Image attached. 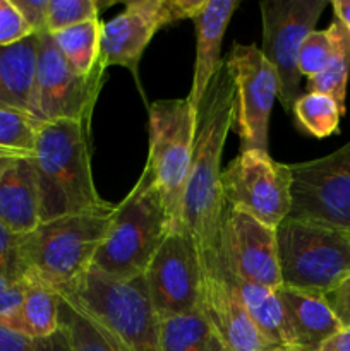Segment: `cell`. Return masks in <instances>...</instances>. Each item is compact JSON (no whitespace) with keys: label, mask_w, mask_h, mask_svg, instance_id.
<instances>
[{"label":"cell","mask_w":350,"mask_h":351,"mask_svg":"<svg viewBox=\"0 0 350 351\" xmlns=\"http://www.w3.org/2000/svg\"><path fill=\"white\" fill-rule=\"evenodd\" d=\"M235 119V86L220 65L196 112L194 144L182 211V228L198 249L206 280L220 273V232L225 201L222 154Z\"/></svg>","instance_id":"1"},{"label":"cell","mask_w":350,"mask_h":351,"mask_svg":"<svg viewBox=\"0 0 350 351\" xmlns=\"http://www.w3.org/2000/svg\"><path fill=\"white\" fill-rule=\"evenodd\" d=\"M40 223L108 208L91 170V123L75 120L40 123L33 153Z\"/></svg>","instance_id":"2"},{"label":"cell","mask_w":350,"mask_h":351,"mask_svg":"<svg viewBox=\"0 0 350 351\" xmlns=\"http://www.w3.org/2000/svg\"><path fill=\"white\" fill-rule=\"evenodd\" d=\"M113 211L115 204L100 211L62 216L40 223L33 232L21 237L24 280L36 281L60 297L71 293L91 269Z\"/></svg>","instance_id":"3"},{"label":"cell","mask_w":350,"mask_h":351,"mask_svg":"<svg viewBox=\"0 0 350 351\" xmlns=\"http://www.w3.org/2000/svg\"><path fill=\"white\" fill-rule=\"evenodd\" d=\"M170 232L167 208L146 163L136 185L122 202L115 204L108 232L96 250L91 269L117 281L143 276Z\"/></svg>","instance_id":"4"},{"label":"cell","mask_w":350,"mask_h":351,"mask_svg":"<svg viewBox=\"0 0 350 351\" xmlns=\"http://www.w3.org/2000/svg\"><path fill=\"white\" fill-rule=\"evenodd\" d=\"M281 287L326 295L350 276V232L285 218L277 228Z\"/></svg>","instance_id":"5"},{"label":"cell","mask_w":350,"mask_h":351,"mask_svg":"<svg viewBox=\"0 0 350 351\" xmlns=\"http://www.w3.org/2000/svg\"><path fill=\"white\" fill-rule=\"evenodd\" d=\"M65 297L95 315L127 351H161V319L144 276L117 281L89 269Z\"/></svg>","instance_id":"6"},{"label":"cell","mask_w":350,"mask_h":351,"mask_svg":"<svg viewBox=\"0 0 350 351\" xmlns=\"http://www.w3.org/2000/svg\"><path fill=\"white\" fill-rule=\"evenodd\" d=\"M196 112L187 98L158 99L150 106V151L154 175L170 218L172 232L182 230V211L194 144Z\"/></svg>","instance_id":"7"},{"label":"cell","mask_w":350,"mask_h":351,"mask_svg":"<svg viewBox=\"0 0 350 351\" xmlns=\"http://www.w3.org/2000/svg\"><path fill=\"white\" fill-rule=\"evenodd\" d=\"M106 67L100 65L89 75L75 74L48 33L38 34V62L31 117L38 123L93 120L100 91L105 84Z\"/></svg>","instance_id":"8"},{"label":"cell","mask_w":350,"mask_h":351,"mask_svg":"<svg viewBox=\"0 0 350 351\" xmlns=\"http://www.w3.org/2000/svg\"><path fill=\"white\" fill-rule=\"evenodd\" d=\"M290 165L264 151H240L222 171L225 208L246 213L271 228H278L290 213Z\"/></svg>","instance_id":"9"},{"label":"cell","mask_w":350,"mask_h":351,"mask_svg":"<svg viewBox=\"0 0 350 351\" xmlns=\"http://www.w3.org/2000/svg\"><path fill=\"white\" fill-rule=\"evenodd\" d=\"M326 0H264L259 2L263 19L261 51L273 65L278 77V99L285 112L292 113L301 96V72L297 69L302 43L312 33L326 9Z\"/></svg>","instance_id":"10"},{"label":"cell","mask_w":350,"mask_h":351,"mask_svg":"<svg viewBox=\"0 0 350 351\" xmlns=\"http://www.w3.org/2000/svg\"><path fill=\"white\" fill-rule=\"evenodd\" d=\"M290 173L287 218L350 232V141L331 154L290 165Z\"/></svg>","instance_id":"11"},{"label":"cell","mask_w":350,"mask_h":351,"mask_svg":"<svg viewBox=\"0 0 350 351\" xmlns=\"http://www.w3.org/2000/svg\"><path fill=\"white\" fill-rule=\"evenodd\" d=\"M235 86V125L240 151L268 153V129L278 98V77L273 65L256 45L233 43L225 60Z\"/></svg>","instance_id":"12"},{"label":"cell","mask_w":350,"mask_h":351,"mask_svg":"<svg viewBox=\"0 0 350 351\" xmlns=\"http://www.w3.org/2000/svg\"><path fill=\"white\" fill-rule=\"evenodd\" d=\"M143 276L161 321L201 312L206 278L198 249L184 228L168 233Z\"/></svg>","instance_id":"13"},{"label":"cell","mask_w":350,"mask_h":351,"mask_svg":"<svg viewBox=\"0 0 350 351\" xmlns=\"http://www.w3.org/2000/svg\"><path fill=\"white\" fill-rule=\"evenodd\" d=\"M220 271L277 290L281 287L277 228L225 208L220 232Z\"/></svg>","instance_id":"14"},{"label":"cell","mask_w":350,"mask_h":351,"mask_svg":"<svg viewBox=\"0 0 350 351\" xmlns=\"http://www.w3.org/2000/svg\"><path fill=\"white\" fill-rule=\"evenodd\" d=\"M167 27L161 14V0H130L126 9L102 26L100 60L106 69L112 65L129 69L139 81L141 57L154 34Z\"/></svg>","instance_id":"15"},{"label":"cell","mask_w":350,"mask_h":351,"mask_svg":"<svg viewBox=\"0 0 350 351\" xmlns=\"http://www.w3.org/2000/svg\"><path fill=\"white\" fill-rule=\"evenodd\" d=\"M281 304V335L288 351H319L342 331L325 295L297 288H277Z\"/></svg>","instance_id":"16"},{"label":"cell","mask_w":350,"mask_h":351,"mask_svg":"<svg viewBox=\"0 0 350 351\" xmlns=\"http://www.w3.org/2000/svg\"><path fill=\"white\" fill-rule=\"evenodd\" d=\"M201 312L226 351L270 350L232 285L220 273L206 280Z\"/></svg>","instance_id":"17"},{"label":"cell","mask_w":350,"mask_h":351,"mask_svg":"<svg viewBox=\"0 0 350 351\" xmlns=\"http://www.w3.org/2000/svg\"><path fill=\"white\" fill-rule=\"evenodd\" d=\"M239 5V0H202L192 16L196 27V62L187 99L194 110H198L206 89L223 64V60H220L222 41Z\"/></svg>","instance_id":"18"},{"label":"cell","mask_w":350,"mask_h":351,"mask_svg":"<svg viewBox=\"0 0 350 351\" xmlns=\"http://www.w3.org/2000/svg\"><path fill=\"white\" fill-rule=\"evenodd\" d=\"M0 221L17 235H26L40 225L33 156L0 161Z\"/></svg>","instance_id":"19"},{"label":"cell","mask_w":350,"mask_h":351,"mask_svg":"<svg viewBox=\"0 0 350 351\" xmlns=\"http://www.w3.org/2000/svg\"><path fill=\"white\" fill-rule=\"evenodd\" d=\"M38 62V34L0 47V110L31 115Z\"/></svg>","instance_id":"20"},{"label":"cell","mask_w":350,"mask_h":351,"mask_svg":"<svg viewBox=\"0 0 350 351\" xmlns=\"http://www.w3.org/2000/svg\"><path fill=\"white\" fill-rule=\"evenodd\" d=\"M58 302L60 295L50 288L24 280V295L19 308L10 317L0 321L10 331L31 336V338H45L60 329L58 321Z\"/></svg>","instance_id":"21"},{"label":"cell","mask_w":350,"mask_h":351,"mask_svg":"<svg viewBox=\"0 0 350 351\" xmlns=\"http://www.w3.org/2000/svg\"><path fill=\"white\" fill-rule=\"evenodd\" d=\"M220 274L232 285L237 297L242 302L244 308L264 338L266 345L270 348H283V335H281L283 315H281V304L277 290H271L263 285L237 280L223 271H220Z\"/></svg>","instance_id":"22"},{"label":"cell","mask_w":350,"mask_h":351,"mask_svg":"<svg viewBox=\"0 0 350 351\" xmlns=\"http://www.w3.org/2000/svg\"><path fill=\"white\" fill-rule=\"evenodd\" d=\"M58 321L67 331L72 351H127L95 315L71 298L60 297Z\"/></svg>","instance_id":"23"},{"label":"cell","mask_w":350,"mask_h":351,"mask_svg":"<svg viewBox=\"0 0 350 351\" xmlns=\"http://www.w3.org/2000/svg\"><path fill=\"white\" fill-rule=\"evenodd\" d=\"M102 26V21L95 19L50 34L57 50L75 74L89 75L100 65Z\"/></svg>","instance_id":"24"},{"label":"cell","mask_w":350,"mask_h":351,"mask_svg":"<svg viewBox=\"0 0 350 351\" xmlns=\"http://www.w3.org/2000/svg\"><path fill=\"white\" fill-rule=\"evenodd\" d=\"M202 312L161 321V351H223Z\"/></svg>","instance_id":"25"},{"label":"cell","mask_w":350,"mask_h":351,"mask_svg":"<svg viewBox=\"0 0 350 351\" xmlns=\"http://www.w3.org/2000/svg\"><path fill=\"white\" fill-rule=\"evenodd\" d=\"M343 113L338 103L325 93L307 91L299 96L292 106L297 125L316 139H325L338 132Z\"/></svg>","instance_id":"26"},{"label":"cell","mask_w":350,"mask_h":351,"mask_svg":"<svg viewBox=\"0 0 350 351\" xmlns=\"http://www.w3.org/2000/svg\"><path fill=\"white\" fill-rule=\"evenodd\" d=\"M336 23V50L331 60L321 74L307 79V91L325 93L331 96L340 108L345 112L347 84L350 75V33L335 19Z\"/></svg>","instance_id":"27"},{"label":"cell","mask_w":350,"mask_h":351,"mask_svg":"<svg viewBox=\"0 0 350 351\" xmlns=\"http://www.w3.org/2000/svg\"><path fill=\"white\" fill-rule=\"evenodd\" d=\"M40 123L31 115L16 110H0V154L33 156Z\"/></svg>","instance_id":"28"},{"label":"cell","mask_w":350,"mask_h":351,"mask_svg":"<svg viewBox=\"0 0 350 351\" xmlns=\"http://www.w3.org/2000/svg\"><path fill=\"white\" fill-rule=\"evenodd\" d=\"M336 50V23L333 21L326 29H314L302 43L297 58L301 75L311 79L321 74Z\"/></svg>","instance_id":"29"},{"label":"cell","mask_w":350,"mask_h":351,"mask_svg":"<svg viewBox=\"0 0 350 351\" xmlns=\"http://www.w3.org/2000/svg\"><path fill=\"white\" fill-rule=\"evenodd\" d=\"M100 3L95 0H48L47 33L69 29L88 21L100 19Z\"/></svg>","instance_id":"30"},{"label":"cell","mask_w":350,"mask_h":351,"mask_svg":"<svg viewBox=\"0 0 350 351\" xmlns=\"http://www.w3.org/2000/svg\"><path fill=\"white\" fill-rule=\"evenodd\" d=\"M0 351H72L67 331L60 326L58 331L45 338H31L10 331L0 324Z\"/></svg>","instance_id":"31"},{"label":"cell","mask_w":350,"mask_h":351,"mask_svg":"<svg viewBox=\"0 0 350 351\" xmlns=\"http://www.w3.org/2000/svg\"><path fill=\"white\" fill-rule=\"evenodd\" d=\"M21 237L0 221V276L10 280H24V266L21 257Z\"/></svg>","instance_id":"32"},{"label":"cell","mask_w":350,"mask_h":351,"mask_svg":"<svg viewBox=\"0 0 350 351\" xmlns=\"http://www.w3.org/2000/svg\"><path fill=\"white\" fill-rule=\"evenodd\" d=\"M31 34L12 0H0V47H9Z\"/></svg>","instance_id":"33"},{"label":"cell","mask_w":350,"mask_h":351,"mask_svg":"<svg viewBox=\"0 0 350 351\" xmlns=\"http://www.w3.org/2000/svg\"><path fill=\"white\" fill-rule=\"evenodd\" d=\"M33 34L47 33L48 0H12Z\"/></svg>","instance_id":"34"},{"label":"cell","mask_w":350,"mask_h":351,"mask_svg":"<svg viewBox=\"0 0 350 351\" xmlns=\"http://www.w3.org/2000/svg\"><path fill=\"white\" fill-rule=\"evenodd\" d=\"M325 300L338 321L340 328L350 329V276L328 291Z\"/></svg>","instance_id":"35"},{"label":"cell","mask_w":350,"mask_h":351,"mask_svg":"<svg viewBox=\"0 0 350 351\" xmlns=\"http://www.w3.org/2000/svg\"><path fill=\"white\" fill-rule=\"evenodd\" d=\"M24 295V281L0 276V321L10 317L19 308Z\"/></svg>","instance_id":"36"},{"label":"cell","mask_w":350,"mask_h":351,"mask_svg":"<svg viewBox=\"0 0 350 351\" xmlns=\"http://www.w3.org/2000/svg\"><path fill=\"white\" fill-rule=\"evenodd\" d=\"M319 351H350V329H342L336 332Z\"/></svg>","instance_id":"37"},{"label":"cell","mask_w":350,"mask_h":351,"mask_svg":"<svg viewBox=\"0 0 350 351\" xmlns=\"http://www.w3.org/2000/svg\"><path fill=\"white\" fill-rule=\"evenodd\" d=\"M331 7L335 19L350 33V0H333Z\"/></svg>","instance_id":"38"},{"label":"cell","mask_w":350,"mask_h":351,"mask_svg":"<svg viewBox=\"0 0 350 351\" xmlns=\"http://www.w3.org/2000/svg\"><path fill=\"white\" fill-rule=\"evenodd\" d=\"M266 351H288L287 348H270V350H266Z\"/></svg>","instance_id":"39"},{"label":"cell","mask_w":350,"mask_h":351,"mask_svg":"<svg viewBox=\"0 0 350 351\" xmlns=\"http://www.w3.org/2000/svg\"><path fill=\"white\" fill-rule=\"evenodd\" d=\"M5 158H14V156H2V154H0V161L5 160Z\"/></svg>","instance_id":"40"},{"label":"cell","mask_w":350,"mask_h":351,"mask_svg":"<svg viewBox=\"0 0 350 351\" xmlns=\"http://www.w3.org/2000/svg\"><path fill=\"white\" fill-rule=\"evenodd\" d=\"M223 351H226V350H223Z\"/></svg>","instance_id":"41"}]
</instances>
